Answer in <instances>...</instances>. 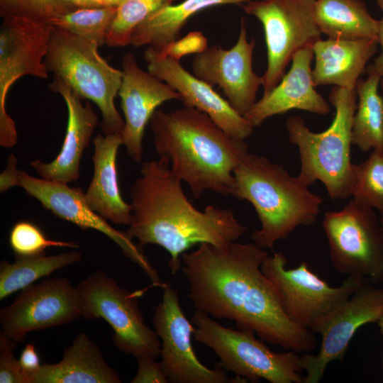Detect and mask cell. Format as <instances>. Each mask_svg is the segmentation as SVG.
<instances>
[{"mask_svg":"<svg viewBox=\"0 0 383 383\" xmlns=\"http://www.w3.org/2000/svg\"><path fill=\"white\" fill-rule=\"evenodd\" d=\"M121 145V133L99 134L95 137L94 173L84 196L89 206L105 219L128 226L132 206L121 194L117 172V154Z\"/></svg>","mask_w":383,"mask_h":383,"instance_id":"22","label":"cell"},{"mask_svg":"<svg viewBox=\"0 0 383 383\" xmlns=\"http://www.w3.org/2000/svg\"><path fill=\"white\" fill-rule=\"evenodd\" d=\"M149 125L158 160L188 184L194 199L207 190L231 195L233 170L248 152L244 140L228 135L205 113L184 106L157 109Z\"/></svg>","mask_w":383,"mask_h":383,"instance_id":"3","label":"cell"},{"mask_svg":"<svg viewBox=\"0 0 383 383\" xmlns=\"http://www.w3.org/2000/svg\"><path fill=\"white\" fill-rule=\"evenodd\" d=\"M351 196L383 213V150H372L360 164H353Z\"/></svg>","mask_w":383,"mask_h":383,"instance_id":"30","label":"cell"},{"mask_svg":"<svg viewBox=\"0 0 383 383\" xmlns=\"http://www.w3.org/2000/svg\"><path fill=\"white\" fill-rule=\"evenodd\" d=\"M122 72L118 94L124 116L121 137L129 157L140 163L144 132L152 114L164 102L181 101L182 96L167 84L141 69L131 52L123 56Z\"/></svg>","mask_w":383,"mask_h":383,"instance_id":"19","label":"cell"},{"mask_svg":"<svg viewBox=\"0 0 383 383\" xmlns=\"http://www.w3.org/2000/svg\"><path fill=\"white\" fill-rule=\"evenodd\" d=\"M356 99L355 89L335 86L329 94V101L335 109L334 118L323 132L310 131L299 116L288 118L285 123L289 141L299 150L298 177L307 186L320 181L333 200L351 196L353 163L350 150Z\"/></svg>","mask_w":383,"mask_h":383,"instance_id":"5","label":"cell"},{"mask_svg":"<svg viewBox=\"0 0 383 383\" xmlns=\"http://www.w3.org/2000/svg\"><path fill=\"white\" fill-rule=\"evenodd\" d=\"M19 362L29 383H31L33 375L41 366L40 357L34 344L28 343L26 345L20 355Z\"/></svg>","mask_w":383,"mask_h":383,"instance_id":"37","label":"cell"},{"mask_svg":"<svg viewBox=\"0 0 383 383\" xmlns=\"http://www.w3.org/2000/svg\"><path fill=\"white\" fill-rule=\"evenodd\" d=\"M77 8L57 0H0L2 18H27L50 24Z\"/></svg>","mask_w":383,"mask_h":383,"instance_id":"33","label":"cell"},{"mask_svg":"<svg viewBox=\"0 0 383 383\" xmlns=\"http://www.w3.org/2000/svg\"><path fill=\"white\" fill-rule=\"evenodd\" d=\"M252 0H184L171 4L151 14L133 30L130 44L148 45L165 50L179 39L189 19L206 9L223 4H240Z\"/></svg>","mask_w":383,"mask_h":383,"instance_id":"25","label":"cell"},{"mask_svg":"<svg viewBox=\"0 0 383 383\" xmlns=\"http://www.w3.org/2000/svg\"><path fill=\"white\" fill-rule=\"evenodd\" d=\"M322 227L336 271L372 283L383 279V226L374 209L352 199L327 211Z\"/></svg>","mask_w":383,"mask_h":383,"instance_id":"9","label":"cell"},{"mask_svg":"<svg viewBox=\"0 0 383 383\" xmlns=\"http://www.w3.org/2000/svg\"><path fill=\"white\" fill-rule=\"evenodd\" d=\"M374 38L343 40L328 38L313 45L315 65L312 78L315 87L334 85L355 89L367 64L377 50Z\"/></svg>","mask_w":383,"mask_h":383,"instance_id":"23","label":"cell"},{"mask_svg":"<svg viewBox=\"0 0 383 383\" xmlns=\"http://www.w3.org/2000/svg\"><path fill=\"white\" fill-rule=\"evenodd\" d=\"M82 305V318H103L113 330L116 348L136 359L160 355V340L155 330L144 321L138 307L143 291L131 292L121 288L104 272L90 274L77 286Z\"/></svg>","mask_w":383,"mask_h":383,"instance_id":"8","label":"cell"},{"mask_svg":"<svg viewBox=\"0 0 383 383\" xmlns=\"http://www.w3.org/2000/svg\"><path fill=\"white\" fill-rule=\"evenodd\" d=\"M48 87L58 93L66 104V133L61 150L52 162L45 163L36 160L30 165L42 178L68 184L79 177L81 160L98 124V116L91 105L88 102L83 104L82 99L62 79L54 77Z\"/></svg>","mask_w":383,"mask_h":383,"instance_id":"20","label":"cell"},{"mask_svg":"<svg viewBox=\"0 0 383 383\" xmlns=\"http://www.w3.org/2000/svg\"><path fill=\"white\" fill-rule=\"evenodd\" d=\"M379 86L382 89V92L383 94V77L381 78V80H380V82H379Z\"/></svg>","mask_w":383,"mask_h":383,"instance_id":"44","label":"cell"},{"mask_svg":"<svg viewBox=\"0 0 383 383\" xmlns=\"http://www.w3.org/2000/svg\"><path fill=\"white\" fill-rule=\"evenodd\" d=\"M126 0H92L96 7H118Z\"/></svg>","mask_w":383,"mask_h":383,"instance_id":"41","label":"cell"},{"mask_svg":"<svg viewBox=\"0 0 383 383\" xmlns=\"http://www.w3.org/2000/svg\"><path fill=\"white\" fill-rule=\"evenodd\" d=\"M314 5L315 0H252L242 6L264 28L267 54L262 76L264 94L279 84L297 50L321 38Z\"/></svg>","mask_w":383,"mask_h":383,"instance_id":"11","label":"cell"},{"mask_svg":"<svg viewBox=\"0 0 383 383\" xmlns=\"http://www.w3.org/2000/svg\"><path fill=\"white\" fill-rule=\"evenodd\" d=\"M130 190L131 221L127 235L138 246L157 245L170 255L172 275L182 267V255L203 243L223 245L236 241L247 228L232 209L213 205L200 211L187 198L182 181L158 160L142 163Z\"/></svg>","mask_w":383,"mask_h":383,"instance_id":"2","label":"cell"},{"mask_svg":"<svg viewBox=\"0 0 383 383\" xmlns=\"http://www.w3.org/2000/svg\"><path fill=\"white\" fill-rule=\"evenodd\" d=\"M148 71L167 84L182 96L184 106L207 114L224 132L240 140L252 133L254 126L237 113L213 87L190 74L177 60L148 47L144 54Z\"/></svg>","mask_w":383,"mask_h":383,"instance_id":"18","label":"cell"},{"mask_svg":"<svg viewBox=\"0 0 383 383\" xmlns=\"http://www.w3.org/2000/svg\"><path fill=\"white\" fill-rule=\"evenodd\" d=\"M98 48L89 40L52 26L44 62L55 77L62 79L82 99L90 100L98 106L104 134H121L124 120L114 99L123 72L109 65Z\"/></svg>","mask_w":383,"mask_h":383,"instance_id":"6","label":"cell"},{"mask_svg":"<svg viewBox=\"0 0 383 383\" xmlns=\"http://www.w3.org/2000/svg\"><path fill=\"white\" fill-rule=\"evenodd\" d=\"M376 1L379 8L381 9V11L383 13V0H376Z\"/></svg>","mask_w":383,"mask_h":383,"instance_id":"43","label":"cell"},{"mask_svg":"<svg viewBox=\"0 0 383 383\" xmlns=\"http://www.w3.org/2000/svg\"><path fill=\"white\" fill-rule=\"evenodd\" d=\"M254 243H207L182 255L189 286L188 297L197 310L233 321L262 340L296 353L316 347L313 333L292 321L261 266L268 256Z\"/></svg>","mask_w":383,"mask_h":383,"instance_id":"1","label":"cell"},{"mask_svg":"<svg viewBox=\"0 0 383 383\" xmlns=\"http://www.w3.org/2000/svg\"><path fill=\"white\" fill-rule=\"evenodd\" d=\"M0 28V145L12 148L17 142L13 120L6 111L12 84L25 75L48 77L45 57L52 26L16 16L3 18Z\"/></svg>","mask_w":383,"mask_h":383,"instance_id":"12","label":"cell"},{"mask_svg":"<svg viewBox=\"0 0 383 383\" xmlns=\"http://www.w3.org/2000/svg\"><path fill=\"white\" fill-rule=\"evenodd\" d=\"M313 56L312 46L304 47L294 54L289 72L245 115L254 127L271 116L294 109L320 115L330 112L327 101L315 89L311 68Z\"/></svg>","mask_w":383,"mask_h":383,"instance_id":"21","label":"cell"},{"mask_svg":"<svg viewBox=\"0 0 383 383\" xmlns=\"http://www.w3.org/2000/svg\"><path fill=\"white\" fill-rule=\"evenodd\" d=\"M21 291L10 305L0 310L1 331L17 343L30 331L82 318L78 288L65 277L48 278Z\"/></svg>","mask_w":383,"mask_h":383,"instance_id":"14","label":"cell"},{"mask_svg":"<svg viewBox=\"0 0 383 383\" xmlns=\"http://www.w3.org/2000/svg\"><path fill=\"white\" fill-rule=\"evenodd\" d=\"M17 343L0 332V383H29L14 355Z\"/></svg>","mask_w":383,"mask_h":383,"instance_id":"34","label":"cell"},{"mask_svg":"<svg viewBox=\"0 0 383 383\" xmlns=\"http://www.w3.org/2000/svg\"><path fill=\"white\" fill-rule=\"evenodd\" d=\"M100 348L85 333H79L72 344L65 348L57 363L41 365L31 383H121Z\"/></svg>","mask_w":383,"mask_h":383,"instance_id":"24","label":"cell"},{"mask_svg":"<svg viewBox=\"0 0 383 383\" xmlns=\"http://www.w3.org/2000/svg\"><path fill=\"white\" fill-rule=\"evenodd\" d=\"M314 12L321 33L328 38L377 40L379 20L362 0H315Z\"/></svg>","mask_w":383,"mask_h":383,"instance_id":"26","label":"cell"},{"mask_svg":"<svg viewBox=\"0 0 383 383\" xmlns=\"http://www.w3.org/2000/svg\"><path fill=\"white\" fill-rule=\"evenodd\" d=\"M380 221L382 223V225L383 226V213H380Z\"/></svg>","mask_w":383,"mask_h":383,"instance_id":"45","label":"cell"},{"mask_svg":"<svg viewBox=\"0 0 383 383\" xmlns=\"http://www.w3.org/2000/svg\"><path fill=\"white\" fill-rule=\"evenodd\" d=\"M16 162L15 155L11 153L8 158L7 166L0 176L1 192H5L9 189L17 186L18 170L16 168Z\"/></svg>","mask_w":383,"mask_h":383,"instance_id":"38","label":"cell"},{"mask_svg":"<svg viewBox=\"0 0 383 383\" xmlns=\"http://www.w3.org/2000/svg\"><path fill=\"white\" fill-rule=\"evenodd\" d=\"M194 338L218 357V367L247 382L303 383L301 355L293 350L274 352L250 331L221 325L207 313H193Z\"/></svg>","mask_w":383,"mask_h":383,"instance_id":"7","label":"cell"},{"mask_svg":"<svg viewBox=\"0 0 383 383\" xmlns=\"http://www.w3.org/2000/svg\"><path fill=\"white\" fill-rule=\"evenodd\" d=\"M138 362L137 372L132 383H167L170 382L161 362L154 358L143 357L137 359Z\"/></svg>","mask_w":383,"mask_h":383,"instance_id":"36","label":"cell"},{"mask_svg":"<svg viewBox=\"0 0 383 383\" xmlns=\"http://www.w3.org/2000/svg\"><path fill=\"white\" fill-rule=\"evenodd\" d=\"M380 333L383 336V315L381 317V318L377 322ZM382 378H383V358H382Z\"/></svg>","mask_w":383,"mask_h":383,"instance_id":"42","label":"cell"},{"mask_svg":"<svg viewBox=\"0 0 383 383\" xmlns=\"http://www.w3.org/2000/svg\"><path fill=\"white\" fill-rule=\"evenodd\" d=\"M367 77L359 79L358 103L353 118L352 144L362 152L383 150V96L378 92L381 77L368 65Z\"/></svg>","mask_w":383,"mask_h":383,"instance_id":"27","label":"cell"},{"mask_svg":"<svg viewBox=\"0 0 383 383\" xmlns=\"http://www.w3.org/2000/svg\"><path fill=\"white\" fill-rule=\"evenodd\" d=\"M161 301L152 317L160 340L161 363L172 383H245L238 377H230L221 369H211L198 359L192 344L194 326L184 314L177 291L169 284L162 288Z\"/></svg>","mask_w":383,"mask_h":383,"instance_id":"13","label":"cell"},{"mask_svg":"<svg viewBox=\"0 0 383 383\" xmlns=\"http://www.w3.org/2000/svg\"><path fill=\"white\" fill-rule=\"evenodd\" d=\"M82 257L79 251L74 250L55 255L45 254L29 257H16L14 262L6 260L0 264V300L34 284L55 270L75 263Z\"/></svg>","mask_w":383,"mask_h":383,"instance_id":"28","label":"cell"},{"mask_svg":"<svg viewBox=\"0 0 383 383\" xmlns=\"http://www.w3.org/2000/svg\"><path fill=\"white\" fill-rule=\"evenodd\" d=\"M377 41L382 48L381 54L374 59L373 64L368 66L381 77H383V17L379 20Z\"/></svg>","mask_w":383,"mask_h":383,"instance_id":"39","label":"cell"},{"mask_svg":"<svg viewBox=\"0 0 383 383\" xmlns=\"http://www.w3.org/2000/svg\"><path fill=\"white\" fill-rule=\"evenodd\" d=\"M207 47L208 43L206 37L201 32L194 31L188 33L181 39H177L165 50L160 52L180 60V58L183 56L189 54L196 55L204 50Z\"/></svg>","mask_w":383,"mask_h":383,"instance_id":"35","label":"cell"},{"mask_svg":"<svg viewBox=\"0 0 383 383\" xmlns=\"http://www.w3.org/2000/svg\"><path fill=\"white\" fill-rule=\"evenodd\" d=\"M287 260L281 251L268 255L261 266L274 286L282 309L294 323L313 333L317 326L347 300L365 282L348 276L338 287H331L302 262L287 270Z\"/></svg>","mask_w":383,"mask_h":383,"instance_id":"10","label":"cell"},{"mask_svg":"<svg viewBox=\"0 0 383 383\" xmlns=\"http://www.w3.org/2000/svg\"><path fill=\"white\" fill-rule=\"evenodd\" d=\"M117 7L82 8L59 17L50 25L70 32L99 47L106 44Z\"/></svg>","mask_w":383,"mask_h":383,"instance_id":"29","label":"cell"},{"mask_svg":"<svg viewBox=\"0 0 383 383\" xmlns=\"http://www.w3.org/2000/svg\"><path fill=\"white\" fill-rule=\"evenodd\" d=\"M233 177L231 196L250 202L260 222L261 228L251 235L260 248L272 250L297 227L316 221L324 199L267 157L247 152L235 167Z\"/></svg>","mask_w":383,"mask_h":383,"instance_id":"4","label":"cell"},{"mask_svg":"<svg viewBox=\"0 0 383 383\" xmlns=\"http://www.w3.org/2000/svg\"><path fill=\"white\" fill-rule=\"evenodd\" d=\"M174 0H126L117 7L106 44L121 47L130 44L135 28L153 13L173 4Z\"/></svg>","mask_w":383,"mask_h":383,"instance_id":"31","label":"cell"},{"mask_svg":"<svg viewBox=\"0 0 383 383\" xmlns=\"http://www.w3.org/2000/svg\"><path fill=\"white\" fill-rule=\"evenodd\" d=\"M70 5H72L77 9L82 8H93L96 7L92 0H57Z\"/></svg>","mask_w":383,"mask_h":383,"instance_id":"40","label":"cell"},{"mask_svg":"<svg viewBox=\"0 0 383 383\" xmlns=\"http://www.w3.org/2000/svg\"><path fill=\"white\" fill-rule=\"evenodd\" d=\"M255 47V40H248L242 18L238 38L232 48L208 46L195 55L192 64L194 75L212 87L218 86L231 107L243 116L257 101V91L262 85V77L252 69Z\"/></svg>","mask_w":383,"mask_h":383,"instance_id":"17","label":"cell"},{"mask_svg":"<svg viewBox=\"0 0 383 383\" xmlns=\"http://www.w3.org/2000/svg\"><path fill=\"white\" fill-rule=\"evenodd\" d=\"M17 186L22 187L55 216L75 224L82 230L94 229L106 235L143 270L153 286L161 289L164 287L165 284L143 254V249L135 245L126 232L113 228L106 219L94 211L87 204L81 189L70 187L67 183L36 178L19 170Z\"/></svg>","mask_w":383,"mask_h":383,"instance_id":"16","label":"cell"},{"mask_svg":"<svg viewBox=\"0 0 383 383\" xmlns=\"http://www.w3.org/2000/svg\"><path fill=\"white\" fill-rule=\"evenodd\" d=\"M383 315V289L365 282L343 303L331 312L314 329L321 335L316 355H301V365L306 374L303 383H318L327 366L342 360L357 331L363 325L377 323Z\"/></svg>","mask_w":383,"mask_h":383,"instance_id":"15","label":"cell"},{"mask_svg":"<svg viewBox=\"0 0 383 383\" xmlns=\"http://www.w3.org/2000/svg\"><path fill=\"white\" fill-rule=\"evenodd\" d=\"M9 242L16 257H29L45 254V249L49 247H78L74 243L48 238L39 226L28 221H20L13 226L9 233Z\"/></svg>","mask_w":383,"mask_h":383,"instance_id":"32","label":"cell"}]
</instances>
